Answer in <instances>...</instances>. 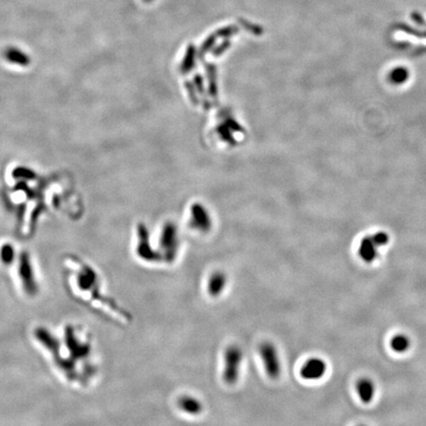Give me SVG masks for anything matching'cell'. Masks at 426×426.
Wrapping results in <instances>:
<instances>
[{"label": "cell", "instance_id": "cell-1", "mask_svg": "<svg viewBox=\"0 0 426 426\" xmlns=\"http://www.w3.org/2000/svg\"><path fill=\"white\" fill-rule=\"evenodd\" d=\"M260 355L263 359L266 374L271 379H278L281 374L280 354L271 342H264L260 346Z\"/></svg>", "mask_w": 426, "mask_h": 426}, {"label": "cell", "instance_id": "cell-2", "mask_svg": "<svg viewBox=\"0 0 426 426\" xmlns=\"http://www.w3.org/2000/svg\"><path fill=\"white\" fill-rule=\"evenodd\" d=\"M19 275L26 293L30 296L36 295L38 292V286L35 280L33 266L30 262L29 255L26 252H23L20 256Z\"/></svg>", "mask_w": 426, "mask_h": 426}, {"label": "cell", "instance_id": "cell-3", "mask_svg": "<svg viewBox=\"0 0 426 426\" xmlns=\"http://www.w3.org/2000/svg\"><path fill=\"white\" fill-rule=\"evenodd\" d=\"M242 352L238 347H231L227 350L225 356V373L224 378L230 384L236 382L240 373L242 363Z\"/></svg>", "mask_w": 426, "mask_h": 426}, {"label": "cell", "instance_id": "cell-4", "mask_svg": "<svg viewBox=\"0 0 426 426\" xmlns=\"http://www.w3.org/2000/svg\"><path fill=\"white\" fill-rule=\"evenodd\" d=\"M325 372H327L325 361L318 357L309 359L308 361H306L305 364L302 366L300 371L302 378L309 381L320 380L324 376Z\"/></svg>", "mask_w": 426, "mask_h": 426}, {"label": "cell", "instance_id": "cell-5", "mask_svg": "<svg viewBox=\"0 0 426 426\" xmlns=\"http://www.w3.org/2000/svg\"><path fill=\"white\" fill-rule=\"evenodd\" d=\"M356 391H357L360 400L363 404L368 405L373 400V398L375 397L376 388L372 380L368 378H362L356 384Z\"/></svg>", "mask_w": 426, "mask_h": 426}, {"label": "cell", "instance_id": "cell-6", "mask_svg": "<svg viewBox=\"0 0 426 426\" xmlns=\"http://www.w3.org/2000/svg\"><path fill=\"white\" fill-rule=\"evenodd\" d=\"M35 337L41 342L46 349L55 354H58L59 352V342L57 338L44 328H37L35 330Z\"/></svg>", "mask_w": 426, "mask_h": 426}, {"label": "cell", "instance_id": "cell-7", "mask_svg": "<svg viewBox=\"0 0 426 426\" xmlns=\"http://www.w3.org/2000/svg\"><path fill=\"white\" fill-rule=\"evenodd\" d=\"M65 337H66V344L69 348V350L72 353V356L75 358H81L83 356H85V354L87 353V348L83 345H81L74 337L73 331L71 328H67L66 329V333H65Z\"/></svg>", "mask_w": 426, "mask_h": 426}, {"label": "cell", "instance_id": "cell-8", "mask_svg": "<svg viewBox=\"0 0 426 426\" xmlns=\"http://www.w3.org/2000/svg\"><path fill=\"white\" fill-rule=\"evenodd\" d=\"M390 345L395 353H405L410 349L411 340L406 335H397L392 338Z\"/></svg>", "mask_w": 426, "mask_h": 426}, {"label": "cell", "instance_id": "cell-9", "mask_svg": "<svg viewBox=\"0 0 426 426\" xmlns=\"http://www.w3.org/2000/svg\"><path fill=\"white\" fill-rule=\"evenodd\" d=\"M14 248L10 244H4L0 249V260L4 265H11L14 261Z\"/></svg>", "mask_w": 426, "mask_h": 426}, {"label": "cell", "instance_id": "cell-10", "mask_svg": "<svg viewBox=\"0 0 426 426\" xmlns=\"http://www.w3.org/2000/svg\"><path fill=\"white\" fill-rule=\"evenodd\" d=\"M180 405L181 409L185 410V412L189 413H197L201 410V405L198 404V402L192 399L191 397H186L181 399Z\"/></svg>", "mask_w": 426, "mask_h": 426}, {"label": "cell", "instance_id": "cell-11", "mask_svg": "<svg viewBox=\"0 0 426 426\" xmlns=\"http://www.w3.org/2000/svg\"><path fill=\"white\" fill-rule=\"evenodd\" d=\"M224 280H223V278H216V279H213V280L210 281V284H209V293L211 294V295H217V294L220 293L219 291L222 290V288H223V286H224Z\"/></svg>", "mask_w": 426, "mask_h": 426}]
</instances>
